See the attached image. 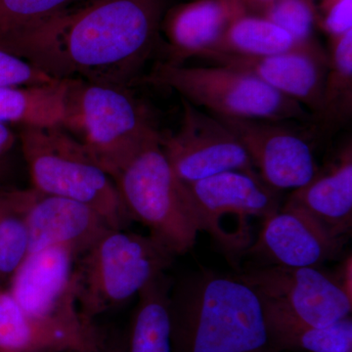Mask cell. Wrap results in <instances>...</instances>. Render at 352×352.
<instances>
[{
	"instance_id": "cell-1",
	"label": "cell",
	"mask_w": 352,
	"mask_h": 352,
	"mask_svg": "<svg viewBox=\"0 0 352 352\" xmlns=\"http://www.w3.org/2000/svg\"><path fill=\"white\" fill-rule=\"evenodd\" d=\"M159 0H89L0 47L56 80L127 85L151 54Z\"/></svg>"
},
{
	"instance_id": "cell-2",
	"label": "cell",
	"mask_w": 352,
	"mask_h": 352,
	"mask_svg": "<svg viewBox=\"0 0 352 352\" xmlns=\"http://www.w3.org/2000/svg\"><path fill=\"white\" fill-rule=\"evenodd\" d=\"M171 352H280L258 294L239 277L194 273L170 291Z\"/></svg>"
},
{
	"instance_id": "cell-3",
	"label": "cell",
	"mask_w": 352,
	"mask_h": 352,
	"mask_svg": "<svg viewBox=\"0 0 352 352\" xmlns=\"http://www.w3.org/2000/svg\"><path fill=\"white\" fill-rule=\"evenodd\" d=\"M62 129L112 177L159 133L144 104L127 85L67 80Z\"/></svg>"
},
{
	"instance_id": "cell-4",
	"label": "cell",
	"mask_w": 352,
	"mask_h": 352,
	"mask_svg": "<svg viewBox=\"0 0 352 352\" xmlns=\"http://www.w3.org/2000/svg\"><path fill=\"white\" fill-rule=\"evenodd\" d=\"M175 254L151 236L109 228L76 258L74 293L87 324L120 307L166 273Z\"/></svg>"
},
{
	"instance_id": "cell-5",
	"label": "cell",
	"mask_w": 352,
	"mask_h": 352,
	"mask_svg": "<svg viewBox=\"0 0 352 352\" xmlns=\"http://www.w3.org/2000/svg\"><path fill=\"white\" fill-rule=\"evenodd\" d=\"M112 179L131 221L143 224L175 256L193 249L201 232L198 217L186 185L164 156L161 134L134 153Z\"/></svg>"
},
{
	"instance_id": "cell-6",
	"label": "cell",
	"mask_w": 352,
	"mask_h": 352,
	"mask_svg": "<svg viewBox=\"0 0 352 352\" xmlns=\"http://www.w3.org/2000/svg\"><path fill=\"white\" fill-rule=\"evenodd\" d=\"M21 146L32 188L85 204L113 229L131 221L112 177L61 126L23 127Z\"/></svg>"
},
{
	"instance_id": "cell-7",
	"label": "cell",
	"mask_w": 352,
	"mask_h": 352,
	"mask_svg": "<svg viewBox=\"0 0 352 352\" xmlns=\"http://www.w3.org/2000/svg\"><path fill=\"white\" fill-rule=\"evenodd\" d=\"M146 82L175 90L182 99L215 117L314 122V115L298 102L256 76L221 65L188 67L163 62L155 67Z\"/></svg>"
},
{
	"instance_id": "cell-8",
	"label": "cell",
	"mask_w": 352,
	"mask_h": 352,
	"mask_svg": "<svg viewBox=\"0 0 352 352\" xmlns=\"http://www.w3.org/2000/svg\"><path fill=\"white\" fill-rule=\"evenodd\" d=\"M201 231L212 236L227 256L236 259L252 244L250 219H265L280 208V192L256 173L232 170L185 183Z\"/></svg>"
},
{
	"instance_id": "cell-9",
	"label": "cell",
	"mask_w": 352,
	"mask_h": 352,
	"mask_svg": "<svg viewBox=\"0 0 352 352\" xmlns=\"http://www.w3.org/2000/svg\"><path fill=\"white\" fill-rule=\"evenodd\" d=\"M264 307L315 326L351 316L352 300L332 274L314 267L263 265L238 275Z\"/></svg>"
},
{
	"instance_id": "cell-10",
	"label": "cell",
	"mask_w": 352,
	"mask_h": 352,
	"mask_svg": "<svg viewBox=\"0 0 352 352\" xmlns=\"http://www.w3.org/2000/svg\"><path fill=\"white\" fill-rule=\"evenodd\" d=\"M182 106L179 129L170 135H161V146L183 183L226 171L256 173L240 139L219 118L184 99Z\"/></svg>"
},
{
	"instance_id": "cell-11",
	"label": "cell",
	"mask_w": 352,
	"mask_h": 352,
	"mask_svg": "<svg viewBox=\"0 0 352 352\" xmlns=\"http://www.w3.org/2000/svg\"><path fill=\"white\" fill-rule=\"evenodd\" d=\"M219 119L240 139L256 173L270 188L298 189L318 173L309 141L293 126L296 122Z\"/></svg>"
},
{
	"instance_id": "cell-12",
	"label": "cell",
	"mask_w": 352,
	"mask_h": 352,
	"mask_svg": "<svg viewBox=\"0 0 352 352\" xmlns=\"http://www.w3.org/2000/svg\"><path fill=\"white\" fill-rule=\"evenodd\" d=\"M78 258L73 248L62 245L29 254L11 277L8 291L36 318L94 325L85 323L76 308L73 275Z\"/></svg>"
},
{
	"instance_id": "cell-13",
	"label": "cell",
	"mask_w": 352,
	"mask_h": 352,
	"mask_svg": "<svg viewBox=\"0 0 352 352\" xmlns=\"http://www.w3.org/2000/svg\"><path fill=\"white\" fill-rule=\"evenodd\" d=\"M263 219L258 239L245 252L263 265L318 268L338 258L346 243L305 212L287 206Z\"/></svg>"
},
{
	"instance_id": "cell-14",
	"label": "cell",
	"mask_w": 352,
	"mask_h": 352,
	"mask_svg": "<svg viewBox=\"0 0 352 352\" xmlns=\"http://www.w3.org/2000/svg\"><path fill=\"white\" fill-rule=\"evenodd\" d=\"M210 60L256 76L302 105L314 115V120L320 111L328 54L318 43L271 56L221 55Z\"/></svg>"
},
{
	"instance_id": "cell-15",
	"label": "cell",
	"mask_w": 352,
	"mask_h": 352,
	"mask_svg": "<svg viewBox=\"0 0 352 352\" xmlns=\"http://www.w3.org/2000/svg\"><path fill=\"white\" fill-rule=\"evenodd\" d=\"M29 190V254L62 245L73 248L80 256L111 228L98 212L85 204L46 195L32 187Z\"/></svg>"
},
{
	"instance_id": "cell-16",
	"label": "cell",
	"mask_w": 352,
	"mask_h": 352,
	"mask_svg": "<svg viewBox=\"0 0 352 352\" xmlns=\"http://www.w3.org/2000/svg\"><path fill=\"white\" fill-rule=\"evenodd\" d=\"M94 325H71L25 314L8 289L0 288V352H64L98 344Z\"/></svg>"
},
{
	"instance_id": "cell-17",
	"label": "cell",
	"mask_w": 352,
	"mask_h": 352,
	"mask_svg": "<svg viewBox=\"0 0 352 352\" xmlns=\"http://www.w3.org/2000/svg\"><path fill=\"white\" fill-rule=\"evenodd\" d=\"M241 0H195L175 7L164 20L170 61L206 58L234 20L247 13Z\"/></svg>"
},
{
	"instance_id": "cell-18",
	"label": "cell",
	"mask_w": 352,
	"mask_h": 352,
	"mask_svg": "<svg viewBox=\"0 0 352 352\" xmlns=\"http://www.w3.org/2000/svg\"><path fill=\"white\" fill-rule=\"evenodd\" d=\"M284 206L311 217L333 237L346 241L352 228V147L305 186L294 190Z\"/></svg>"
},
{
	"instance_id": "cell-19",
	"label": "cell",
	"mask_w": 352,
	"mask_h": 352,
	"mask_svg": "<svg viewBox=\"0 0 352 352\" xmlns=\"http://www.w3.org/2000/svg\"><path fill=\"white\" fill-rule=\"evenodd\" d=\"M170 291L166 273L141 289L126 338V352H171Z\"/></svg>"
},
{
	"instance_id": "cell-20",
	"label": "cell",
	"mask_w": 352,
	"mask_h": 352,
	"mask_svg": "<svg viewBox=\"0 0 352 352\" xmlns=\"http://www.w3.org/2000/svg\"><path fill=\"white\" fill-rule=\"evenodd\" d=\"M66 90L67 80L39 87H0V124L61 126Z\"/></svg>"
},
{
	"instance_id": "cell-21",
	"label": "cell",
	"mask_w": 352,
	"mask_h": 352,
	"mask_svg": "<svg viewBox=\"0 0 352 352\" xmlns=\"http://www.w3.org/2000/svg\"><path fill=\"white\" fill-rule=\"evenodd\" d=\"M265 310L271 335L280 352H352L351 316L330 325L315 326Z\"/></svg>"
},
{
	"instance_id": "cell-22",
	"label": "cell",
	"mask_w": 352,
	"mask_h": 352,
	"mask_svg": "<svg viewBox=\"0 0 352 352\" xmlns=\"http://www.w3.org/2000/svg\"><path fill=\"white\" fill-rule=\"evenodd\" d=\"M307 45L310 44L302 45L296 43L288 32L265 18L245 13L229 25L219 43L206 59L221 55L271 56Z\"/></svg>"
},
{
	"instance_id": "cell-23",
	"label": "cell",
	"mask_w": 352,
	"mask_h": 352,
	"mask_svg": "<svg viewBox=\"0 0 352 352\" xmlns=\"http://www.w3.org/2000/svg\"><path fill=\"white\" fill-rule=\"evenodd\" d=\"M321 108L315 122L333 129L351 119L352 113V30L332 38Z\"/></svg>"
},
{
	"instance_id": "cell-24",
	"label": "cell",
	"mask_w": 352,
	"mask_h": 352,
	"mask_svg": "<svg viewBox=\"0 0 352 352\" xmlns=\"http://www.w3.org/2000/svg\"><path fill=\"white\" fill-rule=\"evenodd\" d=\"M30 190L0 192V282L13 276L29 254Z\"/></svg>"
},
{
	"instance_id": "cell-25",
	"label": "cell",
	"mask_w": 352,
	"mask_h": 352,
	"mask_svg": "<svg viewBox=\"0 0 352 352\" xmlns=\"http://www.w3.org/2000/svg\"><path fill=\"white\" fill-rule=\"evenodd\" d=\"M85 0H0V45Z\"/></svg>"
},
{
	"instance_id": "cell-26",
	"label": "cell",
	"mask_w": 352,
	"mask_h": 352,
	"mask_svg": "<svg viewBox=\"0 0 352 352\" xmlns=\"http://www.w3.org/2000/svg\"><path fill=\"white\" fill-rule=\"evenodd\" d=\"M261 17L288 32L296 43H317L314 38L317 22V9L314 0H276L261 12Z\"/></svg>"
},
{
	"instance_id": "cell-27",
	"label": "cell",
	"mask_w": 352,
	"mask_h": 352,
	"mask_svg": "<svg viewBox=\"0 0 352 352\" xmlns=\"http://www.w3.org/2000/svg\"><path fill=\"white\" fill-rule=\"evenodd\" d=\"M57 80H60L0 47V87H39Z\"/></svg>"
},
{
	"instance_id": "cell-28",
	"label": "cell",
	"mask_w": 352,
	"mask_h": 352,
	"mask_svg": "<svg viewBox=\"0 0 352 352\" xmlns=\"http://www.w3.org/2000/svg\"><path fill=\"white\" fill-rule=\"evenodd\" d=\"M319 25L330 38L352 30V0H321Z\"/></svg>"
},
{
	"instance_id": "cell-29",
	"label": "cell",
	"mask_w": 352,
	"mask_h": 352,
	"mask_svg": "<svg viewBox=\"0 0 352 352\" xmlns=\"http://www.w3.org/2000/svg\"><path fill=\"white\" fill-rule=\"evenodd\" d=\"M333 277L335 278L336 282L339 284L342 291L352 300V258L351 254L342 261L336 273H333Z\"/></svg>"
},
{
	"instance_id": "cell-30",
	"label": "cell",
	"mask_w": 352,
	"mask_h": 352,
	"mask_svg": "<svg viewBox=\"0 0 352 352\" xmlns=\"http://www.w3.org/2000/svg\"><path fill=\"white\" fill-rule=\"evenodd\" d=\"M64 352H126V340L124 342L111 344L104 338L98 344L88 349H69Z\"/></svg>"
},
{
	"instance_id": "cell-31",
	"label": "cell",
	"mask_w": 352,
	"mask_h": 352,
	"mask_svg": "<svg viewBox=\"0 0 352 352\" xmlns=\"http://www.w3.org/2000/svg\"><path fill=\"white\" fill-rule=\"evenodd\" d=\"M16 136L8 124H0V157L4 156L15 144Z\"/></svg>"
},
{
	"instance_id": "cell-32",
	"label": "cell",
	"mask_w": 352,
	"mask_h": 352,
	"mask_svg": "<svg viewBox=\"0 0 352 352\" xmlns=\"http://www.w3.org/2000/svg\"><path fill=\"white\" fill-rule=\"evenodd\" d=\"M241 1L243 2L247 10L251 8L252 10L258 11L261 13L264 8H266V7L270 6L271 3L276 1V0H241Z\"/></svg>"
}]
</instances>
